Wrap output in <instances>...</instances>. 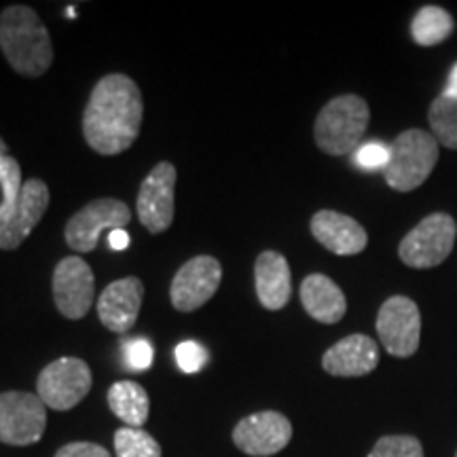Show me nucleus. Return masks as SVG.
<instances>
[{
	"instance_id": "nucleus-9",
	"label": "nucleus",
	"mask_w": 457,
	"mask_h": 457,
	"mask_svg": "<svg viewBox=\"0 0 457 457\" xmlns=\"http://www.w3.org/2000/svg\"><path fill=\"white\" fill-rule=\"evenodd\" d=\"M377 335L392 356H413L421 339V313L417 303L403 295L390 296L377 313Z\"/></svg>"
},
{
	"instance_id": "nucleus-17",
	"label": "nucleus",
	"mask_w": 457,
	"mask_h": 457,
	"mask_svg": "<svg viewBox=\"0 0 457 457\" xmlns=\"http://www.w3.org/2000/svg\"><path fill=\"white\" fill-rule=\"evenodd\" d=\"M379 364V345L367 335H350L337 341L322 356V369L333 377H362Z\"/></svg>"
},
{
	"instance_id": "nucleus-27",
	"label": "nucleus",
	"mask_w": 457,
	"mask_h": 457,
	"mask_svg": "<svg viewBox=\"0 0 457 457\" xmlns=\"http://www.w3.org/2000/svg\"><path fill=\"white\" fill-rule=\"evenodd\" d=\"M208 358L205 347L199 345L197 341H182L176 347V362H179L182 373H199L208 364Z\"/></svg>"
},
{
	"instance_id": "nucleus-4",
	"label": "nucleus",
	"mask_w": 457,
	"mask_h": 457,
	"mask_svg": "<svg viewBox=\"0 0 457 457\" xmlns=\"http://www.w3.org/2000/svg\"><path fill=\"white\" fill-rule=\"evenodd\" d=\"M438 163V142L432 131L407 129L390 145V162L384 176L394 191H415L430 179Z\"/></svg>"
},
{
	"instance_id": "nucleus-21",
	"label": "nucleus",
	"mask_w": 457,
	"mask_h": 457,
	"mask_svg": "<svg viewBox=\"0 0 457 457\" xmlns=\"http://www.w3.org/2000/svg\"><path fill=\"white\" fill-rule=\"evenodd\" d=\"M453 17L449 11L436 7V4H426L417 11L411 21V37L421 47H432V45L447 41L453 32Z\"/></svg>"
},
{
	"instance_id": "nucleus-1",
	"label": "nucleus",
	"mask_w": 457,
	"mask_h": 457,
	"mask_svg": "<svg viewBox=\"0 0 457 457\" xmlns=\"http://www.w3.org/2000/svg\"><path fill=\"white\" fill-rule=\"evenodd\" d=\"M145 102L140 87L128 74L112 72L91 89L83 112V136L98 155H119L140 136Z\"/></svg>"
},
{
	"instance_id": "nucleus-15",
	"label": "nucleus",
	"mask_w": 457,
	"mask_h": 457,
	"mask_svg": "<svg viewBox=\"0 0 457 457\" xmlns=\"http://www.w3.org/2000/svg\"><path fill=\"white\" fill-rule=\"evenodd\" d=\"M145 284L140 278H121L108 284L98 299V316L112 333H128L138 320Z\"/></svg>"
},
{
	"instance_id": "nucleus-23",
	"label": "nucleus",
	"mask_w": 457,
	"mask_h": 457,
	"mask_svg": "<svg viewBox=\"0 0 457 457\" xmlns=\"http://www.w3.org/2000/svg\"><path fill=\"white\" fill-rule=\"evenodd\" d=\"M117 457H162V445L142 428H119L114 432Z\"/></svg>"
},
{
	"instance_id": "nucleus-24",
	"label": "nucleus",
	"mask_w": 457,
	"mask_h": 457,
	"mask_svg": "<svg viewBox=\"0 0 457 457\" xmlns=\"http://www.w3.org/2000/svg\"><path fill=\"white\" fill-rule=\"evenodd\" d=\"M0 188H3V199H0V222L9 220L15 212L17 202H20L24 179H21V165L15 157H0Z\"/></svg>"
},
{
	"instance_id": "nucleus-30",
	"label": "nucleus",
	"mask_w": 457,
	"mask_h": 457,
	"mask_svg": "<svg viewBox=\"0 0 457 457\" xmlns=\"http://www.w3.org/2000/svg\"><path fill=\"white\" fill-rule=\"evenodd\" d=\"M108 244H111L112 250H125L131 244V237L125 228H119V231L108 233Z\"/></svg>"
},
{
	"instance_id": "nucleus-33",
	"label": "nucleus",
	"mask_w": 457,
	"mask_h": 457,
	"mask_svg": "<svg viewBox=\"0 0 457 457\" xmlns=\"http://www.w3.org/2000/svg\"><path fill=\"white\" fill-rule=\"evenodd\" d=\"M455 457H457V455H455Z\"/></svg>"
},
{
	"instance_id": "nucleus-8",
	"label": "nucleus",
	"mask_w": 457,
	"mask_h": 457,
	"mask_svg": "<svg viewBox=\"0 0 457 457\" xmlns=\"http://www.w3.org/2000/svg\"><path fill=\"white\" fill-rule=\"evenodd\" d=\"M47 428V411L38 394H0V443L28 447L41 441Z\"/></svg>"
},
{
	"instance_id": "nucleus-31",
	"label": "nucleus",
	"mask_w": 457,
	"mask_h": 457,
	"mask_svg": "<svg viewBox=\"0 0 457 457\" xmlns=\"http://www.w3.org/2000/svg\"><path fill=\"white\" fill-rule=\"evenodd\" d=\"M441 96H445V98H451V100H457V64L451 68L449 79H447V83H445V89Z\"/></svg>"
},
{
	"instance_id": "nucleus-18",
	"label": "nucleus",
	"mask_w": 457,
	"mask_h": 457,
	"mask_svg": "<svg viewBox=\"0 0 457 457\" xmlns=\"http://www.w3.org/2000/svg\"><path fill=\"white\" fill-rule=\"evenodd\" d=\"M254 286L261 305L270 312H278L288 305L293 295V276L284 254L265 250L254 262Z\"/></svg>"
},
{
	"instance_id": "nucleus-19",
	"label": "nucleus",
	"mask_w": 457,
	"mask_h": 457,
	"mask_svg": "<svg viewBox=\"0 0 457 457\" xmlns=\"http://www.w3.org/2000/svg\"><path fill=\"white\" fill-rule=\"evenodd\" d=\"M301 303L313 320L322 324L341 322L347 312L343 290L328 276L312 273L301 284Z\"/></svg>"
},
{
	"instance_id": "nucleus-2",
	"label": "nucleus",
	"mask_w": 457,
	"mask_h": 457,
	"mask_svg": "<svg viewBox=\"0 0 457 457\" xmlns=\"http://www.w3.org/2000/svg\"><path fill=\"white\" fill-rule=\"evenodd\" d=\"M0 49L17 74L43 77L54 64V45L37 11L28 4H11L0 13Z\"/></svg>"
},
{
	"instance_id": "nucleus-28",
	"label": "nucleus",
	"mask_w": 457,
	"mask_h": 457,
	"mask_svg": "<svg viewBox=\"0 0 457 457\" xmlns=\"http://www.w3.org/2000/svg\"><path fill=\"white\" fill-rule=\"evenodd\" d=\"M153 345L151 341L142 339V337H136V339H129L125 343V362L131 370H148L153 367Z\"/></svg>"
},
{
	"instance_id": "nucleus-6",
	"label": "nucleus",
	"mask_w": 457,
	"mask_h": 457,
	"mask_svg": "<svg viewBox=\"0 0 457 457\" xmlns=\"http://www.w3.org/2000/svg\"><path fill=\"white\" fill-rule=\"evenodd\" d=\"M131 220L129 205L121 199L102 197L83 205L77 214H72L66 222L64 237L68 248L74 253H91L98 248L100 236L104 231L112 233L125 228Z\"/></svg>"
},
{
	"instance_id": "nucleus-32",
	"label": "nucleus",
	"mask_w": 457,
	"mask_h": 457,
	"mask_svg": "<svg viewBox=\"0 0 457 457\" xmlns=\"http://www.w3.org/2000/svg\"><path fill=\"white\" fill-rule=\"evenodd\" d=\"M4 155H9V146H7V142L0 138V157H4Z\"/></svg>"
},
{
	"instance_id": "nucleus-25",
	"label": "nucleus",
	"mask_w": 457,
	"mask_h": 457,
	"mask_svg": "<svg viewBox=\"0 0 457 457\" xmlns=\"http://www.w3.org/2000/svg\"><path fill=\"white\" fill-rule=\"evenodd\" d=\"M369 457H424V447L415 436L394 434L379 438Z\"/></svg>"
},
{
	"instance_id": "nucleus-3",
	"label": "nucleus",
	"mask_w": 457,
	"mask_h": 457,
	"mask_svg": "<svg viewBox=\"0 0 457 457\" xmlns=\"http://www.w3.org/2000/svg\"><path fill=\"white\" fill-rule=\"evenodd\" d=\"M370 111L367 100L345 94L333 98L322 108L313 125V138L322 153L330 157L353 155L369 129Z\"/></svg>"
},
{
	"instance_id": "nucleus-5",
	"label": "nucleus",
	"mask_w": 457,
	"mask_h": 457,
	"mask_svg": "<svg viewBox=\"0 0 457 457\" xmlns=\"http://www.w3.org/2000/svg\"><path fill=\"white\" fill-rule=\"evenodd\" d=\"M457 237L453 216L436 212L426 216L415 228H411L398 245L400 261L413 270H432L451 254Z\"/></svg>"
},
{
	"instance_id": "nucleus-13",
	"label": "nucleus",
	"mask_w": 457,
	"mask_h": 457,
	"mask_svg": "<svg viewBox=\"0 0 457 457\" xmlns=\"http://www.w3.org/2000/svg\"><path fill=\"white\" fill-rule=\"evenodd\" d=\"M293 438V424L278 411H261L237 421L233 443L239 451L253 457H270L286 449Z\"/></svg>"
},
{
	"instance_id": "nucleus-20",
	"label": "nucleus",
	"mask_w": 457,
	"mask_h": 457,
	"mask_svg": "<svg viewBox=\"0 0 457 457\" xmlns=\"http://www.w3.org/2000/svg\"><path fill=\"white\" fill-rule=\"evenodd\" d=\"M108 407L128 428H142L148 421V394L136 381H117L108 390Z\"/></svg>"
},
{
	"instance_id": "nucleus-14",
	"label": "nucleus",
	"mask_w": 457,
	"mask_h": 457,
	"mask_svg": "<svg viewBox=\"0 0 457 457\" xmlns=\"http://www.w3.org/2000/svg\"><path fill=\"white\" fill-rule=\"evenodd\" d=\"M49 187L41 179H28L9 220L0 222V250H17L30 237L49 208Z\"/></svg>"
},
{
	"instance_id": "nucleus-12",
	"label": "nucleus",
	"mask_w": 457,
	"mask_h": 457,
	"mask_svg": "<svg viewBox=\"0 0 457 457\" xmlns=\"http://www.w3.org/2000/svg\"><path fill=\"white\" fill-rule=\"evenodd\" d=\"M176 168L170 162L157 163L142 180L136 212L151 233H165L174 222Z\"/></svg>"
},
{
	"instance_id": "nucleus-10",
	"label": "nucleus",
	"mask_w": 457,
	"mask_h": 457,
	"mask_svg": "<svg viewBox=\"0 0 457 457\" xmlns=\"http://www.w3.org/2000/svg\"><path fill=\"white\" fill-rule=\"evenodd\" d=\"M222 279V267L219 259L202 254L187 261L176 271L170 286V299L176 312L191 313L205 305L219 290Z\"/></svg>"
},
{
	"instance_id": "nucleus-26",
	"label": "nucleus",
	"mask_w": 457,
	"mask_h": 457,
	"mask_svg": "<svg viewBox=\"0 0 457 457\" xmlns=\"http://www.w3.org/2000/svg\"><path fill=\"white\" fill-rule=\"evenodd\" d=\"M353 162L362 170H386L390 162V146L381 142H364L353 151Z\"/></svg>"
},
{
	"instance_id": "nucleus-16",
	"label": "nucleus",
	"mask_w": 457,
	"mask_h": 457,
	"mask_svg": "<svg viewBox=\"0 0 457 457\" xmlns=\"http://www.w3.org/2000/svg\"><path fill=\"white\" fill-rule=\"evenodd\" d=\"M312 236L318 244L339 256L360 254L369 244L367 228L352 216L335 212V210H320L312 219Z\"/></svg>"
},
{
	"instance_id": "nucleus-11",
	"label": "nucleus",
	"mask_w": 457,
	"mask_h": 457,
	"mask_svg": "<svg viewBox=\"0 0 457 457\" xmlns=\"http://www.w3.org/2000/svg\"><path fill=\"white\" fill-rule=\"evenodd\" d=\"M54 301L68 320H83L94 305L96 279L91 267L79 256H66L54 270Z\"/></svg>"
},
{
	"instance_id": "nucleus-7",
	"label": "nucleus",
	"mask_w": 457,
	"mask_h": 457,
	"mask_svg": "<svg viewBox=\"0 0 457 457\" xmlns=\"http://www.w3.org/2000/svg\"><path fill=\"white\" fill-rule=\"evenodd\" d=\"M91 390V369L81 358H57L41 370L37 381V394L45 407L71 411Z\"/></svg>"
},
{
	"instance_id": "nucleus-29",
	"label": "nucleus",
	"mask_w": 457,
	"mask_h": 457,
	"mask_svg": "<svg viewBox=\"0 0 457 457\" xmlns=\"http://www.w3.org/2000/svg\"><path fill=\"white\" fill-rule=\"evenodd\" d=\"M55 457H111V453L96 443H71L57 451Z\"/></svg>"
},
{
	"instance_id": "nucleus-22",
	"label": "nucleus",
	"mask_w": 457,
	"mask_h": 457,
	"mask_svg": "<svg viewBox=\"0 0 457 457\" xmlns=\"http://www.w3.org/2000/svg\"><path fill=\"white\" fill-rule=\"evenodd\" d=\"M428 123L438 145L457 151V100L438 96L428 111Z\"/></svg>"
}]
</instances>
